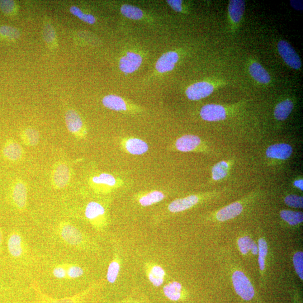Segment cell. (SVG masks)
Instances as JSON below:
<instances>
[{"label": "cell", "mask_w": 303, "mask_h": 303, "mask_svg": "<svg viewBox=\"0 0 303 303\" xmlns=\"http://www.w3.org/2000/svg\"><path fill=\"white\" fill-rule=\"evenodd\" d=\"M58 234L61 240L71 247H78L84 243V236L82 232L70 222H61Z\"/></svg>", "instance_id": "cell-1"}, {"label": "cell", "mask_w": 303, "mask_h": 303, "mask_svg": "<svg viewBox=\"0 0 303 303\" xmlns=\"http://www.w3.org/2000/svg\"><path fill=\"white\" fill-rule=\"evenodd\" d=\"M232 278L236 293L245 300H252L255 294L254 287L245 274L242 271H236Z\"/></svg>", "instance_id": "cell-2"}, {"label": "cell", "mask_w": 303, "mask_h": 303, "mask_svg": "<svg viewBox=\"0 0 303 303\" xmlns=\"http://www.w3.org/2000/svg\"><path fill=\"white\" fill-rule=\"evenodd\" d=\"M65 123L68 131L78 138H83L87 134V129L82 117L75 110L70 109L65 113Z\"/></svg>", "instance_id": "cell-3"}, {"label": "cell", "mask_w": 303, "mask_h": 303, "mask_svg": "<svg viewBox=\"0 0 303 303\" xmlns=\"http://www.w3.org/2000/svg\"><path fill=\"white\" fill-rule=\"evenodd\" d=\"M277 49L279 54L288 66L295 70L301 69L302 63L300 56L288 42L284 40L279 41Z\"/></svg>", "instance_id": "cell-4"}, {"label": "cell", "mask_w": 303, "mask_h": 303, "mask_svg": "<svg viewBox=\"0 0 303 303\" xmlns=\"http://www.w3.org/2000/svg\"><path fill=\"white\" fill-rule=\"evenodd\" d=\"M52 183L56 189H62L69 184L71 179V171L69 166L65 163L55 165L52 173Z\"/></svg>", "instance_id": "cell-5"}, {"label": "cell", "mask_w": 303, "mask_h": 303, "mask_svg": "<svg viewBox=\"0 0 303 303\" xmlns=\"http://www.w3.org/2000/svg\"><path fill=\"white\" fill-rule=\"evenodd\" d=\"M27 187L22 180H17L13 185L11 198L13 205L17 210H25L27 204Z\"/></svg>", "instance_id": "cell-6"}, {"label": "cell", "mask_w": 303, "mask_h": 303, "mask_svg": "<svg viewBox=\"0 0 303 303\" xmlns=\"http://www.w3.org/2000/svg\"><path fill=\"white\" fill-rule=\"evenodd\" d=\"M214 86L207 82H200L191 85L186 90L187 97L192 101H198L209 96L214 91Z\"/></svg>", "instance_id": "cell-7"}, {"label": "cell", "mask_w": 303, "mask_h": 303, "mask_svg": "<svg viewBox=\"0 0 303 303\" xmlns=\"http://www.w3.org/2000/svg\"><path fill=\"white\" fill-rule=\"evenodd\" d=\"M143 62V58L140 55L127 52L119 61V69L124 74H131L138 70Z\"/></svg>", "instance_id": "cell-8"}, {"label": "cell", "mask_w": 303, "mask_h": 303, "mask_svg": "<svg viewBox=\"0 0 303 303\" xmlns=\"http://www.w3.org/2000/svg\"><path fill=\"white\" fill-rule=\"evenodd\" d=\"M8 249L14 258H19L25 253V244L23 236L17 231L12 232L8 239Z\"/></svg>", "instance_id": "cell-9"}, {"label": "cell", "mask_w": 303, "mask_h": 303, "mask_svg": "<svg viewBox=\"0 0 303 303\" xmlns=\"http://www.w3.org/2000/svg\"><path fill=\"white\" fill-rule=\"evenodd\" d=\"M200 115L205 121H218L226 119V111L221 105L208 104L201 108Z\"/></svg>", "instance_id": "cell-10"}, {"label": "cell", "mask_w": 303, "mask_h": 303, "mask_svg": "<svg viewBox=\"0 0 303 303\" xmlns=\"http://www.w3.org/2000/svg\"><path fill=\"white\" fill-rule=\"evenodd\" d=\"M179 55L175 51H169L164 54L156 64V69L160 73H167L171 72L178 62Z\"/></svg>", "instance_id": "cell-11"}, {"label": "cell", "mask_w": 303, "mask_h": 303, "mask_svg": "<svg viewBox=\"0 0 303 303\" xmlns=\"http://www.w3.org/2000/svg\"><path fill=\"white\" fill-rule=\"evenodd\" d=\"M4 158L9 162L16 163L23 158L24 151L21 145L13 139L8 140L3 148Z\"/></svg>", "instance_id": "cell-12"}, {"label": "cell", "mask_w": 303, "mask_h": 303, "mask_svg": "<svg viewBox=\"0 0 303 303\" xmlns=\"http://www.w3.org/2000/svg\"><path fill=\"white\" fill-rule=\"evenodd\" d=\"M105 208L96 202H91L88 203L85 210V215L91 223L96 226H102V218L105 215Z\"/></svg>", "instance_id": "cell-13"}, {"label": "cell", "mask_w": 303, "mask_h": 303, "mask_svg": "<svg viewBox=\"0 0 303 303\" xmlns=\"http://www.w3.org/2000/svg\"><path fill=\"white\" fill-rule=\"evenodd\" d=\"M268 158L285 160L290 157L292 154V146L287 144H276L269 146L266 150Z\"/></svg>", "instance_id": "cell-14"}, {"label": "cell", "mask_w": 303, "mask_h": 303, "mask_svg": "<svg viewBox=\"0 0 303 303\" xmlns=\"http://www.w3.org/2000/svg\"><path fill=\"white\" fill-rule=\"evenodd\" d=\"M200 201L197 196L193 195L184 198L177 199L169 205L168 210L173 213H178L189 209Z\"/></svg>", "instance_id": "cell-15"}, {"label": "cell", "mask_w": 303, "mask_h": 303, "mask_svg": "<svg viewBox=\"0 0 303 303\" xmlns=\"http://www.w3.org/2000/svg\"><path fill=\"white\" fill-rule=\"evenodd\" d=\"M201 143L200 137L194 135H186L177 140L175 146L178 150L188 153L195 150Z\"/></svg>", "instance_id": "cell-16"}, {"label": "cell", "mask_w": 303, "mask_h": 303, "mask_svg": "<svg viewBox=\"0 0 303 303\" xmlns=\"http://www.w3.org/2000/svg\"><path fill=\"white\" fill-rule=\"evenodd\" d=\"M243 207L241 203L235 202L222 208L217 213L216 219L219 221L224 222L239 216L242 212Z\"/></svg>", "instance_id": "cell-17"}, {"label": "cell", "mask_w": 303, "mask_h": 303, "mask_svg": "<svg viewBox=\"0 0 303 303\" xmlns=\"http://www.w3.org/2000/svg\"><path fill=\"white\" fill-rule=\"evenodd\" d=\"M102 104L104 106L112 111L120 112L127 110V105L124 99L114 94H109L104 97Z\"/></svg>", "instance_id": "cell-18"}, {"label": "cell", "mask_w": 303, "mask_h": 303, "mask_svg": "<svg viewBox=\"0 0 303 303\" xmlns=\"http://www.w3.org/2000/svg\"><path fill=\"white\" fill-rule=\"evenodd\" d=\"M249 71L251 76L258 83L267 84L271 82V76L259 63L253 62L251 64Z\"/></svg>", "instance_id": "cell-19"}, {"label": "cell", "mask_w": 303, "mask_h": 303, "mask_svg": "<svg viewBox=\"0 0 303 303\" xmlns=\"http://www.w3.org/2000/svg\"><path fill=\"white\" fill-rule=\"evenodd\" d=\"M245 8L244 1L231 0L229 5V14L230 20L234 24H238L242 19Z\"/></svg>", "instance_id": "cell-20"}, {"label": "cell", "mask_w": 303, "mask_h": 303, "mask_svg": "<svg viewBox=\"0 0 303 303\" xmlns=\"http://www.w3.org/2000/svg\"><path fill=\"white\" fill-rule=\"evenodd\" d=\"M125 148L128 153L132 155H141L148 150L147 143L139 138H130L125 143Z\"/></svg>", "instance_id": "cell-21"}, {"label": "cell", "mask_w": 303, "mask_h": 303, "mask_svg": "<svg viewBox=\"0 0 303 303\" xmlns=\"http://www.w3.org/2000/svg\"><path fill=\"white\" fill-rule=\"evenodd\" d=\"M293 108V102L290 99H286V100L277 104L275 108H274V117L279 121L285 120L290 115Z\"/></svg>", "instance_id": "cell-22"}, {"label": "cell", "mask_w": 303, "mask_h": 303, "mask_svg": "<svg viewBox=\"0 0 303 303\" xmlns=\"http://www.w3.org/2000/svg\"><path fill=\"white\" fill-rule=\"evenodd\" d=\"M183 287L181 283L177 281L170 282L164 287V293L166 297L172 301L181 299Z\"/></svg>", "instance_id": "cell-23"}, {"label": "cell", "mask_w": 303, "mask_h": 303, "mask_svg": "<svg viewBox=\"0 0 303 303\" xmlns=\"http://www.w3.org/2000/svg\"><path fill=\"white\" fill-rule=\"evenodd\" d=\"M21 138L26 145L34 146L39 144L40 135L39 132L36 129L28 127L22 131Z\"/></svg>", "instance_id": "cell-24"}, {"label": "cell", "mask_w": 303, "mask_h": 303, "mask_svg": "<svg viewBox=\"0 0 303 303\" xmlns=\"http://www.w3.org/2000/svg\"><path fill=\"white\" fill-rule=\"evenodd\" d=\"M238 246L241 253L244 255L247 254L249 251H251L253 255H257L258 253V245L248 236L240 238L238 240Z\"/></svg>", "instance_id": "cell-25"}, {"label": "cell", "mask_w": 303, "mask_h": 303, "mask_svg": "<svg viewBox=\"0 0 303 303\" xmlns=\"http://www.w3.org/2000/svg\"><path fill=\"white\" fill-rule=\"evenodd\" d=\"M164 269L161 266L156 265L150 269L148 276L150 282L156 287L163 285L165 277Z\"/></svg>", "instance_id": "cell-26"}, {"label": "cell", "mask_w": 303, "mask_h": 303, "mask_svg": "<svg viewBox=\"0 0 303 303\" xmlns=\"http://www.w3.org/2000/svg\"><path fill=\"white\" fill-rule=\"evenodd\" d=\"M120 11L123 16L131 20L139 21L144 16L143 12L140 8L131 5H123Z\"/></svg>", "instance_id": "cell-27"}, {"label": "cell", "mask_w": 303, "mask_h": 303, "mask_svg": "<svg viewBox=\"0 0 303 303\" xmlns=\"http://www.w3.org/2000/svg\"><path fill=\"white\" fill-rule=\"evenodd\" d=\"M164 194L160 191H154L141 197L139 202L141 206L148 207L162 201L165 198Z\"/></svg>", "instance_id": "cell-28"}, {"label": "cell", "mask_w": 303, "mask_h": 303, "mask_svg": "<svg viewBox=\"0 0 303 303\" xmlns=\"http://www.w3.org/2000/svg\"><path fill=\"white\" fill-rule=\"evenodd\" d=\"M282 219L290 225H296L302 223L303 221L302 213L289 210H283L280 212Z\"/></svg>", "instance_id": "cell-29"}, {"label": "cell", "mask_w": 303, "mask_h": 303, "mask_svg": "<svg viewBox=\"0 0 303 303\" xmlns=\"http://www.w3.org/2000/svg\"><path fill=\"white\" fill-rule=\"evenodd\" d=\"M229 171V165L224 161L217 163L212 169V178L220 181L226 177Z\"/></svg>", "instance_id": "cell-30"}, {"label": "cell", "mask_w": 303, "mask_h": 303, "mask_svg": "<svg viewBox=\"0 0 303 303\" xmlns=\"http://www.w3.org/2000/svg\"><path fill=\"white\" fill-rule=\"evenodd\" d=\"M258 263L260 271H263L265 268V261L268 253V245L266 241L260 238L258 241Z\"/></svg>", "instance_id": "cell-31"}, {"label": "cell", "mask_w": 303, "mask_h": 303, "mask_svg": "<svg viewBox=\"0 0 303 303\" xmlns=\"http://www.w3.org/2000/svg\"><path fill=\"white\" fill-rule=\"evenodd\" d=\"M82 296V294H79L73 297L63 298V299H54L41 293L40 303H78V300Z\"/></svg>", "instance_id": "cell-32"}, {"label": "cell", "mask_w": 303, "mask_h": 303, "mask_svg": "<svg viewBox=\"0 0 303 303\" xmlns=\"http://www.w3.org/2000/svg\"><path fill=\"white\" fill-rule=\"evenodd\" d=\"M70 12L73 16L78 17L79 20L85 23L89 24V25H93L96 22V18L93 15L83 13L77 7L73 6L71 7Z\"/></svg>", "instance_id": "cell-33"}, {"label": "cell", "mask_w": 303, "mask_h": 303, "mask_svg": "<svg viewBox=\"0 0 303 303\" xmlns=\"http://www.w3.org/2000/svg\"><path fill=\"white\" fill-rule=\"evenodd\" d=\"M92 181L94 184H103L106 186L113 187L115 186L116 183V179L112 175L103 173L99 176L94 177L92 179Z\"/></svg>", "instance_id": "cell-34"}, {"label": "cell", "mask_w": 303, "mask_h": 303, "mask_svg": "<svg viewBox=\"0 0 303 303\" xmlns=\"http://www.w3.org/2000/svg\"><path fill=\"white\" fill-rule=\"evenodd\" d=\"M120 268V264L116 260H113L110 263L107 272V279L109 282L113 283L116 281Z\"/></svg>", "instance_id": "cell-35"}, {"label": "cell", "mask_w": 303, "mask_h": 303, "mask_svg": "<svg viewBox=\"0 0 303 303\" xmlns=\"http://www.w3.org/2000/svg\"><path fill=\"white\" fill-rule=\"evenodd\" d=\"M0 35L7 39L15 40L20 37V33L15 28L3 26L0 27Z\"/></svg>", "instance_id": "cell-36"}, {"label": "cell", "mask_w": 303, "mask_h": 303, "mask_svg": "<svg viewBox=\"0 0 303 303\" xmlns=\"http://www.w3.org/2000/svg\"><path fill=\"white\" fill-rule=\"evenodd\" d=\"M293 264L295 271L299 278L303 279V253L302 252L296 253L293 257Z\"/></svg>", "instance_id": "cell-37"}, {"label": "cell", "mask_w": 303, "mask_h": 303, "mask_svg": "<svg viewBox=\"0 0 303 303\" xmlns=\"http://www.w3.org/2000/svg\"><path fill=\"white\" fill-rule=\"evenodd\" d=\"M67 266V278L76 279L82 277L84 273L83 269L77 265L66 264Z\"/></svg>", "instance_id": "cell-38"}, {"label": "cell", "mask_w": 303, "mask_h": 303, "mask_svg": "<svg viewBox=\"0 0 303 303\" xmlns=\"http://www.w3.org/2000/svg\"><path fill=\"white\" fill-rule=\"evenodd\" d=\"M286 204L289 207L295 208H302L303 199L302 197L296 195H290L285 198Z\"/></svg>", "instance_id": "cell-39"}, {"label": "cell", "mask_w": 303, "mask_h": 303, "mask_svg": "<svg viewBox=\"0 0 303 303\" xmlns=\"http://www.w3.org/2000/svg\"><path fill=\"white\" fill-rule=\"evenodd\" d=\"M44 37L46 43L51 45L56 41V33L54 28L48 25L45 27Z\"/></svg>", "instance_id": "cell-40"}, {"label": "cell", "mask_w": 303, "mask_h": 303, "mask_svg": "<svg viewBox=\"0 0 303 303\" xmlns=\"http://www.w3.org/2000/svg\"><path fill=\"white\" fill-rule=\"evenodd\" d=\"M0 9L2 12L7 14L11 15L16 10V4L14 1H0Z\"/></svg>", "instance_id": "cell-41"}, {"label": "cell", "mask_w": 303, "mask_h": 303, "mask_svg": "<svg viewBox=\"0 0 303 303\" xmlns=\"http://www.w3.org/2000/svg\"><path fill=\"white\" fill-rule=\"evenodd\" d=\"M53 274L58 279L67 278V266L66 264H61L54 267Z\"/></svg>", "instance_id": "cell-42"}, {"label": "cell", "mask_w": 303, "mask_h": 303, "mask_svg": "<svg viewBox=\"0 0 303 303\" xmlns=\"http://www.w3.org/2000/svg\"><path fill=\"white\" fill-rule=\"evenodd\" d=\"M169 6L171 7L173 10L177 12H183V2L179 0H169L167 1Z\"/></svg>", "instance_id": "cell-43"}, {"label": "cell", "mask_w": 303, "mask_h": 303, "mask_svg": "<svg viewBox=\"0 0 303 303\" xmlns=\"http://www.w3.org/2000/svg\"><path fill=\"white\" fill-rule=\"evenodd\" d=\"M294 186L300 189V190L302 191V187H303V181L302 180L300 179L298 180V181H296L294 182Z\"/></svg>", "instance_id": "cell-44"}, {"label": "cell", "mask_w": 303, "mask_h": 303, "mask_svg": "<svg viewBox=\"0 0 303 303\" xmlns=\"http://www.w3.org/2000/svg\"><path fill=\"white\" fill-rule=\"evenodd\" d=\"M3 231L1 229V227H0V247H1V246L3 244Z\"/></svg>", "instance_id": "cell-45"}]
</instances>
